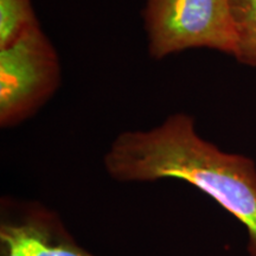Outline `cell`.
Listing matches in <instances>:
<instances>
[{
	"instance_id": "6da1fadb",
	"label": "cell",
	"mask_w": 256,
	"mask_h": 256,
	"mask_svg": "<svg viewBox=\"0 0 256 256\" xmlns=\"http://www.w3.org/2000/svg\"><path fill=\"white\" fill-rule=\"evenodd\" d=\"M104 166L119 183L174 179L192 185L244 226L248 254L256 256L255 162L202 138L192 115L176 112L148 130L119 133L104 153Z\"/></svg>"
},
{
	"instance_id": "7a4b0ae2",
	"label": "cell",
	"mask_w": 256,
	"mask_h": 256,
	"mask_svg": "<svg viewBox=\"0 0 256 256\" xmlns=\"http://www.w3.org/2000/svg\"><path fill=\"white\" fill-rule=\"evenodd\" d=\"M142 17L147 54L152 60L194 49L235 57L230 0H145Z\"/></svg>"
},
{
	"instance_id": "3957f363",
	"label": "cell",
	"mask_w": 256,
	"mask_h": 256,
	"mask_svg": "<svg viewBox=\"0 0 256 256\" xmlns=\"http://www.w3.org/2000/svg\"><path fill=\"white\" fill-rule=\"evenodd\" d=\"M62 84V63L40 24L0 48V127L34 118Z\"/></svg>"
},
{
	"instance_id": "277c9868",
	"label": "cell",
	"mask_w": 256,
	"mask_h": 256,
	"mask_svg": "<svg viewBox=\"0 0 256 256\" xmlns=\"http://www.w3.org/2000/svg\"><path fill=\"white\" fill-rule=\"evenodd\" d=\"M0 256H98L80 244L60 214L40 200L0 198Z\"/></svg>"
},
{
	"instance_id": "5b68a950",
	"label": "cell",
	"mask_w": 256,
	"mask_h": 256,
	"mask_svg": "<svg viewBox=\"0 0 256 256\" xmlns=\"http://www.w3.org/2000/svg\"><path fill=\"white\" fill-rule=\"evenodd\" d=\"M236 32L234 58L256 69V0H230Z\"/></svg>"
},
{
	"instance_id": "8992f818",
	"label": "cell",
	"mask_w": 256,
	"mask_h": 256,
	"mask_svg": "<svg viewBox=\"0 0 256 256\" xmlns=\"http://www.w3.org/2000/svg\"><path fill=\"white\" fill-rule=\"evenodd\" d=\"M38 24L32 0H0V48Z\"/></svg>"
}]
</instances>
